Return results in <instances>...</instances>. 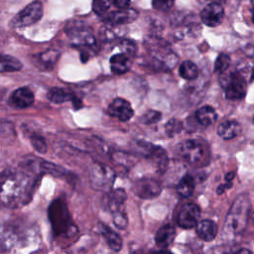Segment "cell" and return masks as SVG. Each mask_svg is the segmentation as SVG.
Returning a JSON list of instances; mask_svg holds the SVG:
<instances>
[{
  "label": "cell",
  "instance_id": "1",
  "mask_svg": "<svg viewBox=\"0 0 254 254\" xmlns=\"http://www.w3.org/2000/svg\"><path fill=\"white\" fill-rule=\"evenodd\" d=\"M38 178L26 172L6 170L1 175V203L10 208L27 204L32 196Z\"/></svg>",
  "mask_w": 254,
  "mask_h": 254
},
{
  "label": "cell",
  "instance_id": "2",
  "mask_svg": "<svg viewBox=\"0 0 254 254\" xmlns=\"http://www.w3.org/2000/svg\"><path fill=\"white\" fill-rule=\"evenodd\" d=\"M250 215V200L246 194H239L231 204L226 215L223 236L227 238L241 234L248 222Z\"/></svg>",
  "mask_w": 254,
  "mask_h": 254
},
{
  "label": "cell",
  "instance_id": "3",
  "mask_svg": "<svg viewBox=\"0 0 254 254\" xmlns=\"http://www.w3.org/2000/svg\"><path fill=\"white\" fill-rule=\"evenodd\" d=\"M49 216L53 229L57 235H72L70 230L76 228L73 226L67 207L62 199H56L49 208Z\"/></svg>",
  "mask_w": 254,
  "mask_h": 254
},
{
  "label": "cell",
  "instance_id": "4",
  "mask_svg": "<svg viewBox=\"0 0 254 254\" xmlns=\"http://www.w3.org/2000/svg\"><path fill=\"white\" fill-rule=\"evenodd\" d=\"M220 84L225 90L226 98L230 100L242 99L246 94L245 80L236 72L222 74L220 76Z\"/></svg>",
  "mask_w": 254,
  "mask_h": 254
},
{
  "label": "cell",
  "instance_id": "5",
  "mask_svg": "<svg viewBox=\"0 0 254 254\" xmlns=\"http://www.w3.org/2000/svg\"><path fill=\"white\" fill-rule=\"evenodd\" d=\"M115 180V173L105 165H95L89 173L91 188L99 191L110 190Z\"/></svg>",
  "mask_w": 254,
  "mask_h": 254
},
{
  "label": "cell",
  "instance_id": "6",
  "mask_svg": "<svg viewBox=\"0 0 254 254\" xmlns=\"http://www.w3.org/2000/svg\"><path fill=\"white\" fill-rule=\"evenodd\" d=\"M182 158L192 166H201L204 164L206 153L201 143L197 140H187L179 148Z\"/></svg>",
  "mask_w": 254,
  "mask_h": 254
},
{
  "label": "cell",
  "instance_id": "7",
  "mask_svg": "<svg viewBox=\"0 0 254 254\" xmlns=\"http://www.w3.org/2000/svg\"><path fill=\"white\" fill-rule=\"evenodd\" d=\"M43 5L39 1H34L28 4L23 10H21L12 20L13 27H27L30 26L42 18Z\"/></svg>",
  "mask_w": 254,
  "mask_h": 254
},
{
  "label": "cell",
  "instance_id": "8",
  "mask_svg": "<svg viewBox=\"0 0 254 254\" xmlns=\"http://www.w3.org/2000/svg\"><path fill=\"white\" fill-rule=\"evenodd\" d=\"M200 216V208L193 202L185 203L177 215V222L179 226L184 229H190L196 227Z\"/></svg>",
  "mask_w": 254,
  "mask_h": 254
},
{
  "label": "cell",
  "instance_id": "9",
  "mask_svg": "<svg viewBox=\"0 0 254 254\" xmlns=\"http://www.w3.org/2000/svg\"><path fill=\"white\" fill-rule=\"evenodd\" d=\"M127 195L123 189H116L113 190H108L102 196L101 204L104 209L111 212L112 214L123 209V205L126 201Z\"/></svg>",
  "mask_w": 254,
  "mask_h": 254
},
{
  "label": "cell",
  "instance_id": "10",
  "mask_svg": "<svg viewBox=\"0 0 254 254\" xmlns=\"http://www.w3.org/2000/svg\"><path fill=\"white\" fill-rule=\"evenodd\" d=\"M134 191L142 199H153L161 193L162 186L152 178H144L135 184Z\"/></svg>",
  "mask_w": 254,
  "mask_h": 254
},
{
  "label": "cell",
  "instance_id": "11",
  "mask_svg": "<svg viewBox=\"0 0 254 254\" xmlns=\"http://www.w3.org/2000/svg\"><path fill=\"white\" fill-rule=\"evenodd\" d=\"M223 17H224L223 7L218 3H210L206 5L200 13V18L202 23L208 27L218 26L222 22Z\"/></svg>",
  "mask_w": 254,
  "mask_h": 254
},
{
  "label": "cell",
  "instance_id": "12",
  "mask_svg": "<svg viewBox=\"0 0 254 254\" xmlns=\"http://www.w3.org/2000/svg\"><path fill=\"white\" fill-rule=\"evenodd\" d=\"M108 113L121 121H127L133 116L134 111L127 100L123 98H115L108 106Z\"/></svg>",
  "mask_w": 254,
  "mask_h": 254
},
{
  "label": "cell",
  "instance_id": "13",
  "mask_svg": "<svg viewBox=\"0 0 254 254\" xmlns=\"http://www.w3.org/2000/svg\"><path fill=\"white\" fill-rule=\"evenodd\" d=\"M138 17V12L134 9H120L104 17V22L109 25H122L133 22Z\"/></svg>",
  "mask_w": 254,
  "mask_h": 254
},
{
  "label": "cell",
  "instance_id": "14",
  "mask_svg": "<svg viewBox=\"0 0 254 254\" xmlns=\"http://www.w3.org/2000/svg\"><path fill=\"white\" fill-rule=\"evenodd\" d=\"M34 102V93L27 87H21L16 89L11 97L10 103L15 108H27Z\"/></svg>",
  "mask_w": 254,
  "mask_h": 254
},
{
  "label": "cell",
  "instance_id": "15",
  "mask_svg": "<svg viewBox=\"0 0 254 254\" xmlns=\"http://www.w3.org/2000/svg\"><path fill=\"white\" fill-rule=\"evenodd\" d=\"M98 227H99V231H100L101 235L105 239L109 248L115 252L120 251L122 248V244H123L121 236L117 232H115L112 228H110L108 225H106L105 223H102V222L99 223Z\"/></svg>",
  "mask_w": 254,
  "mask_h": 254
},
{
  "label": "cell",
  "instance_id": "16",
  "mask_svg": "<svg viewBox=\"0 0 254 254\" xmlns=\"http://www.w3.org/2000/svg\"><path fill=\"white\" fill-rule=\"evenodd\" d=\"M195 231L201 240L209 242L212 241L217 234V225L210 219H203L197 223Z\"/></svg>",
  "mask_w": 254,
  "mask_h": 254
},
{
  "label": "cell",
  "instance_id": "17",
  "mask_svg": "<svg viewBox=\"0 0 254 254\" xmlns=\"http://www.w3.org/2000/svg\"><path fill=\"white\" fill-rule=\"evenodd\" d=\"M176 229L172 224H165L160 227L155 236L156 244L161 248L168 247L175 239Z\"/></svg>",
  "mask_w": 254,
  "mask_h": 254
},
{
  "label": "cell",
  "instance_id": "18",
  "mask_svg": "<svg viewBox=\"0 0 254 254\" xmlns=\"http://www.w3.org/2000/svg\"><path fill=\"white\" fill-rule=\"evenodd\" d=\"M241 132L240 124L235 120H227L220 123L217 127V134L225 140L232 139Z\"/></svg>",
  "mask_w": 254,
  "mask_h": 254
},
{
  "label": "cell",
  "instance_id": "19",
  "mask_svg": "<svg viewBox=\"0 0 254 254\" xmlns=\"http://www.w3.org/2000/svg\"><path fill=\"white\" fill-rule=\"evenodd\" d=\"M130 67V61L125 54H116L110 58V68L115 74H122Z\"/></svg>",
  "mask_w": 254,
  "mask_h": 254
},
{
  "label": "cell",
  "instance_id": "20",
  "mask_svg": "<svg viewBox=\"0 0 254 254\" xmlns=\"http://www.w3.org/2000/svg\"><path fill=\"white\" fill-rule=\"evenodd\" d=\"M195 187V182L192 176L190 174L185 175L177 185V192L182 197H189L192 194Z\"/></svg>",
  "mask_w": 254,
  "mask_h": 254
},
{
  "label": "cell",
  "instance_id": "21",
  "mask_svg": "<svg viewBox=\"0 0 254 254\" xmlns=\"http://www.w3.org/2000/svg\"><path fill=\"white\" fill-rule=\"evenodd\" d=\"M195 118L202 126H209L216 121L217 115L211 106L204 105L195 112Z\"/></svg>",
  "mask_w": 254,
  "mask_h": 254
},
{
  "label": "cell",
  "instance_id": "22",
  "mask_svg": "<svg viewBox=\"0 0 254 254\" xmlns=\"http://www.w3.org/2000/svg\"><path fill=\"white\" fill-rule=\"evenodd\" d=\"M180 75L188 80L194 79L198 74L197 66L190 61H185L182 63L179 68Z\"/></svg>",
  "mask_w": 254,
  "mask_h": 254
},
{
  "label": "cell",
  "instance_id": "23",
  "mask_svg": "<svg viewBox=\"0 0 254 254\" xmlns=\"http://www.w3.org/2000/svg\"><path fill=\"white\" fill-rule=\"evenodd\" d=\"M22 67V64L14 57L9 55H3L1 58V72H10L19 70Z\"/></svg>",
  "mask_w": 254,
  "mask_h": 254
},
{
  "label": "cell",
  "instance_id": "24",
  "mask_svg": "<svg viewBox=\"0 0 254 254\" xmlns=\"http://www.w3.org/2000/svg\"><path fill=\"white\" fill-rule=\"evenodd\" d=\"M48 98L54 103H63L70 100L71 95L63 88L53 87L48 92Z\"/></svg>",
  "mask_w": 254,
  "mask_h": 254
},
{
  "label": "cell",
  "instance_id": "25",
  "mask_svg": "<svg viewBox=\"0 0 254 254\" xmlns=\"http://www.w3.org/2000/svg\"><path fill=\"white\" fill-rule=\"evenodd\" d=\"M150 157L153 159V161L156 163V165L158 166L159 170L163 171L168 163V157L165 153V151L163 149H161L160 147H156L154 148L151 152H150Z\"/></svg>",
  "mask_w": 254,
  "mask_h": 254
},
{
  "label": "cell",
  "instance_id": "26",
  "mask_svg": "<svg viewBox=\"0 0 254 254\" xmlns=\"http://www.w3.org/2000/svg\"><path fill=\"white\" fill-rule=\"evenodd\" d=\"M230 64V58L226 54H220L214 63V71L222 73L224 72Z\"/></svg>",
  "mask_w": 254,
  "mask_h": 254
},
{
  "label": "cell",
  "instance_id": "27",
  "mask_svg": "<svg viewBox=\"0 0 254 254\" xmlns=\"http://www.w3.org/2000/svg\"><path fill=\"white\" fill-rule=\"evenodd\" d=\"M112 219H113L114 225L118 229L124 230L127 227V225H128V218H127V215H126L124 210H121V211L113 213L112 214Z\"/></svg>",
  "mask_w": 254,
  "mask_h": 254
},
{
  "label": "cell",
  "instance_id": "28",
  "mask_svg": "<svg viewBox=\"0 0 254 254\" xmlns=\"http://www.w3.org/2000/svg\"><path fill=\"white\" fill-rule=\"evenodd\" d=\"M111 6L110 0H93L92 9L97 15H103Z\"/></svg>",
  "mask_w": 254,
  "mask_h": 254
},
{
  "label": "cell",
  "instance_id": "29",
  "mask_svg": "<svg viewBox=\"0 0 254 254\" xmlns=\"http://www.w3.org/2000/svg\"><path fill=\"white\" fill-rule=\"evenodd\" d=\"M182 129V122L177 120V119H172L170 120L167 125H166V132L170 135L173 136L180 132Z\"/></svg>",
  "mask_w": 254,
  "mask_h": 254
},
{
  "label": "cell",
  "instance_id": "30",
  "mask_svg": "<svg viewBox=\"0 0 254 254\" xmlns=\"http://www.w3.org/2000/svg\"><path fill=\"white\" fill-rule=\"evenodd\" d=\"M174 2L175 0H152V5L157 10L167 11L173 6Z\"/></svg>",
  "mask_w": 254,
  "mask_h": 254
},
{
  "label": "cell",
  "instance_id": "31",
  "mask_svg": "<svg viewBox=\"0 0 254 254\" xmlns=\"http://www.w3.org/2000/svg\"><path fill=\"white\" fill-rule=\"evenodd\" d=\"M31 142H32V145L34 146V148L38 152L45 153L47 151V145H46L44 138H42L40 136H33L31 139Z\"/></svg>",
  "mask_w": 254,
  "mask_h": 254
},
{
  "label": "cell",
  "instance_id": "32",
  "mask_svg": "<svg viewBox=\"0 0 254 254\" xmlns=\"http://www.w3.org/2000/svg\"><path fill=\"white\" fill-rule=\"evenodd\" d=\"M121 48L123 50V54L127 55H134L136 53V44L130 40H124L121 43Z\"/></svg>",
  "mask_w": 254,
  "mask_h": 254
},
{
  "label": "cell",
  "instance_id": "33",
  "mask_svg": "<svg viewBox=\"0 0 254 254\" xmlns=\"http://www.w3.org/2000/svg\"><path fill=\"white\" fill-rule=\"evenodd\" d=\"M145 118H146V121L148 123H150V122L153 123V122H156V121L161 119V114L159 112H156V111H149L146 114Z\"/></svg>",
  "mask_w": 254,
  "mask_h": 254
},
{
  "label": "cell",
  "instance_id": "34",
  "mask_svg": "<svg viewBox=\"0 0 254 254\" xmlns=\"http://www.w3.org/2000/svg\"><path fill=\"white\" fill-rule=\"evenodd\" d=\"M112 2L119 9H126L130 4V0H112Z\"/></svg>",
  "mask_w": 254,
  "mask_h": 254
},
{
  "label": "cell",
  "instance_id": "35",
  "mask_svg": "<svg viewBox=\"0 0 254 254\" xmlns=\"http://www.w3.org/2000/svg\"><path fill=\"white\" fill-rule=\"evenodd\" d=\"M231 187V183H225V184H223V185H220L218 188H217V193H222L224 190H225V189H228V188H230Z\"/></svg>",
  "mask_w": 254,
  "mask_h": 254
},
{
  "label": "cell",
  "instance_id": "36",
  "mask_svg": "<svg viewBox=\"0 0 254 254\" xmlns=\"http://www.w3.org/2000/svg\"><path fill=\"white\" fill-rule=\"evenodd\" d=\"M234 177H235V173H234V172H229V173H227V174L225 175V181H226V183H231L232 180L234 179Z\"/></svg>",
  "mask_w": 254,
  "mask_h": 254
},
{
  "label": "cell",
  "instance_id": "37",
  "mask_svg": "<svg viewBox=\"0 0 254 254\" xmlns=\"http://www.w3.org/2000/svg\"><path fill=\"white\" fill-rule=\"evenodd\" d=\"M236 254H254L252 251H250L249 249H245V248H243V249H240V250H238L237 252H236Z\"/></svg>",
  "mask_w": 254,
  "mask_h": 254
},
{
  "label": "cell",
  "instance_id": "38",
  "mask_svg": "<svg viewBox=\"0 0 254 254\" xmlns=\"http://www.w3.org/2000/svg\"><path fill=\"white\" fill-rule=\"evenodd\" d=\"M153 254H173L171 251L163 249V250H159V251H155Z\"/></svg>",
  "mask_w": 254,
  "mask_h": 254
},
{
  "label": "cell",
  "instance_id": "39",
  "mask_svg": "<svg viewBox=\"0 0 254 254\" xmlns=\"http://www.w3.org/2000/svg\"><path fill=\"white\" fill-rule=\"evenodd\" d=\"M213 254H230L229 251H227L226 249H218L216 252H214Z\"/></svg>",
  "mask_w": 254,
  "mask_h": 254
},
{
  "label": "cell",
  "instance_id": "40",
  "mask_svg": "<svg viewBox=\"0 0 254 254\" xmlns=\"http://www.w3.org/2000/svg\"><path fill=\"white\" fill-rule=\"evenodd\" d=\"M252 22L254 23V11H253V13H252Z\"/></svg>",
  "mask_w": 254,
  "mask_h": 254
},
{
  "label": "cell",
  "instance_id": "41",
  "mask_svg": "<svg viewBox=\"0 0 254 254\" xmlns=\"http://www.w3.org/2000/svg\"><path fill=\"white\" fill-rule=\"evenodd\" d=\"M251 2H252V4H253V6H254V0H251Z\"/></svg>",
  "mask_w": 254,
  "mask_h": 254
},
{
  "label": "cell",
  "instance_id": "42",
  "mask_svg": "<svg viewBox=\"0 0 254 254\" xmlns=\"http://www.w3.org/2000/svg\"><path fill=\"white\" fill-rule=\"evenodd\" d=\"M252 218H253V221H254V213H253V215H252Z\"/></svg>",
  "mask_w": 254,
  "mask_h": 254
},
{
  "label": "cell",
  "instance_id": "43",
  "mask_svg": "<svg viewBox=\"0 0 254 254\" xmlns=\"http://www.w3.org/2000/svg\"><path fill=\"white\" fill-rule=\"evenodd\" d=\"M134 254H141V253H134Z\"/></svg>",
  "mask_w": 254,
  "mask_h": 254
}]
</instances>
